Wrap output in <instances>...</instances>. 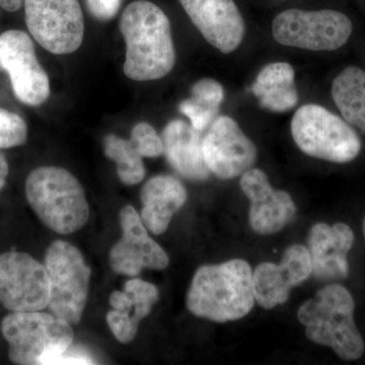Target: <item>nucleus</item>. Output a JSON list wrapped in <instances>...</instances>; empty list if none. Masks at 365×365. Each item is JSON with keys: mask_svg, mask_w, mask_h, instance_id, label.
<instances>
[{"mask_svg": "<svg viewBox=\"0 0 365 365\" xmlns=\"http://www.w3.org/2000/svg\"><path fill=\"white\" fill-rule=\"evenodd\" d=\"M120 31L126 43L124 73L136 81L165 78L176 64L167 14L148 0L132 2L122 14Z\"/></svg>", "mask_w": 365, "mask_h": 365, "instance_id": "nucleus-1", "label": "nucleus"}, {"mask_svg": "<svg viewBox=\"0 0 365 365\" xmlns=\"http://www.w3.org/2000/svg\"><path fill=\"white\" fill-rule=\"evenodd\" d=\"M255 302L253 272L242 259L199 268L187 294L192 314L217 323L244 318Z\"/></svg>", "mask_w": 365, "mask_h": 365, "instance_id": "nucleus-2", "label": "nucleus"}, {"mask_svg": "<svg viewBox=\"0 0 365 365\" xmlns=\"http://www.w3.org/2000/svg\"><path fill=\"white\" fill-rule=\"evenodd\" d=\"M355 302L340 284H329L300 306L297 318L316 344L330 347L341 359H359L364 341L354 321Z\"/></svg>", "mask_w": 365, "mask_h": 365, "instance_id": "nucleus-3", "label": "nucleus"}, {"mask_svg": "<svg viewBox=\"0 0 365 365\" xmlns=\"http://www.w3.org/2000/svg\"><path fill=\"white\" fill-rule=\"evenodd\" d=\"M26 195L41 222L57 234H73L85 227L90 217L83 186L62 168L34 170L26 179Z\"/></svg>", "mask_w": 365, "mask_h": 365, "instance_id": "nucleus-4", "label": "nucleus"}, {"mask_svg": "<svg viewBox=\"0 0 365 365\" xmlns=\"http://www.w3.org/2000/svg\"><path fill=\"white\" fill-rule=\"evenodd\" d=\"M1 332L9 343V359L21 365L52 364L73 341L71 324L41 311L7 314Z\"/></svg>", "mask_w": 365, "mask_h": 365, "instance_id": "nucleus-5", "label": "nucleus"}, {"mask_svg": "<svg viewBox=\"0 0 365 365\" xmlns=\"http://www.w3.org/2000/svg\"><path fill=\"white\" fill-rule=\"evenodd\" d=\"M292 135L302 153L327 162L350 163L361 150V140L354 129L319 105H304L295 112Z\"/></svg>", "mask_w": 365, "mask_h": 365, "instance_id": "nucleus-6", "label": "nucleus"}, {"mask_svg": "<svg viewBox=\"0 0 365 365\" xmlns=\"http://www.w3.org/2000/svg\"><path fill=\"white\" fill-rule=\"evenodd\" d=\"M44 265L50 282L48 307L57 318L78 324L85 311L91 278L83 254L68 242L56 241L46 252Z\"/></svg>", "mask_w": 365, "mask_h": 365, "instance_id": "nucleus-7", "label": "nucleus"}, {"mask_svg": "<svg viewBox=\"0 0 365 365\" xmlns=\"http://www.w3.org/2000/svg\"><path fill=\"white\" fill-rule=\"evenodd\" d=\"M352 31L351 20L333 9H287L277 14L272 23L276 42L309 51L339 49L349 40Z\"/></svg>", "mask_w": 365, "mask_h": 365, "instance_id": "nucleus-8", "label": "nucleus"}, {"mask_svg": "<svg viewBox=\"0 0 365 365\" xmlns=\"http://www.w3.org/2000/svg\"><path fill=\"white\" fill-rule=\"evenodd\" d=\"M26 24L36 42L53 54H69L83 44L85 20L78 0H26Z\"/></svg>", "mask_w": 365, "mask_h": 365, "instance_id": "nucleus-9", "label": "nucleus"}, {"mask_svg": "<svg viewBox=\"0 0 365 365\" xmlns=\"http://www.w3.org/2000/svg\"><path fill=\"white\" fill-rule=\"evenodd\" d=\"M50 282L45 265L29 254L0 255V302L13 313L39 312L49 306Z\"/></svg>", "mask_w": 365, "mask_h": 365, "instance_id": "nucleus-10", "label": "nucleus"}, {"mask_svg": "<svg viewBox=\"0 0 365 365\" xmlns=\"http://www.w3.org/2000/svg\"><path fill=\"white\" fill-rule=\"evenodd\" d=\"M0 67L9 73L14 96L24 104L39 106L49 98V78L28 34L11 30L0 36Z\"/></svg>", "mask_w": 365, "mask_h": 365, "instance_id": "nucleus-11", "label": "nucleus"}, {"mask_svg": "<svg viewBox=\"0 0 365 365\" xmlns=\"http://www.w3.org/2000/svg\"><path fill=\"white\" fill-rule=\"evenodd\" d=\"M204 160L220 180H230L252 169L257 160L253 141L232 118L220 116L211 124L202 140Z\"/></svg>", "mask_w": 365, "mask_h": 365, "instance_id": "nucleus-12", "label": "nucleus"}, {"mask_svg": "<svg viewBox=\"0 0 365 365\" xmlns=\"http://www.w3.org/2000/svg\"><path fill=\"white\" fill-rule=\"evenodd\" d=\"M122 237L110 253V265L118 274L136 276L144 268L163 270L169 257L157 242L148 235L133 206L127 205L120 212Z\"/></svg>", "mask_w": 365, "mask_h": 365, "instance_id": "nucleus-13", "label": "nucleus"}, {"mask_svg": "<svg viewBox=\"0 0 365 365\" xmlns=\"http://www.w3.org/2000/svg\"><path fill=\"white\" fill-rule=\"evenodd\" d=\"M312 271L309 249L292 245L284 252L279 264L262 263L255 269V299L266 309L285 304L292 287L304 282Z\"/></svg>", "mask_w": 365, "mask_h": 365, "instance_id": "nucleus-14", "label": "nucleus"}, {"mask_svg": "<svg viewBox=\"0 0 365 365\" xmlns=\"http://www.w3.org/2000/svg\"><path fill=\"white\" fill-rule=\"evenodd\" d=\"M204 39L218 51L230 54L244 40L246 26L234 0H179Z\"/></svg>", "mask_w": 365, "mask_h": 365, "instance_id": "nucleus-15", "label": "nucleus"}, {"mask_svg": "<svg viewBox=\"0 0 365 365\" xmlns=\"http://www.w3.org/2000/svg\"><path fill=\"white\" fill-rule=\"evenodd\" d=\"M241 188L251 202L249 222L257 234H276L294 217L297 206L292 196L274 190L263 170H247L242 175Z\"/></svg>", "mask_w": 365, "mask_h": 365, "instance_id": "nucleus-16", "label": "nucleus"}, {"mask_svg": "<svg viewBox=\"0 0 365 365\" xmlns=\"http://www.w3.org/2000/svg\"><path fill=\"white\" fill-rule=\"evenodd\" d=\"M354 242L351 227L346 223H316L309 230V252L312 274L319 280L344 279L349 275L347 256Z\"/></svg>", "mask_w": 365, "mask_h": 365, "instance_id": "nucleus-17", "label": "nucleus"}, {"mask_svg": "<svg viewBox=\"0 0 365 365\" xmlns=\"http://www.w3.org/2000/svg\"><path fill=\"white\" fill-rule=\"evenodd\" d=\"M160 299L155 285L141 279L125 283L123 292H114L110 297L113 311L107 314V323L119 342L130 343L135 338L139 324L134 319L133 309L139 322L150 314Z\"/></svg>", "mask_w": 365, "mask_h": 365, "instance_id": "nucleus-18", "label": "nucleus"}, {"mask_svg": "<svg viewBox=\"0 0 365 365\" xmlns=\"http://www.w3.org/2000/svg\"><path fill=\"white\" fill-rule=\"evenodd\" d=\"M163 148L168 162L178 174L191 181H205L210 175L204 160L200 131L182 120H173L163 129Z\"/></svg>", "mask_w": 365, "mask_h": 365, "instance_id": "nucleus-19", "label": "nucleus"}, {"mask_svg": "<svg viewBox=\"0 0 365 365\" xmlns=\"http://www.w3.org/2000/svg\"><path fill=\"white\" fill-rule=\"evenodd\" d=\"M187 201V191L181 182L172 176H155L141 191V220L153 234L162 235L169 227L175 213Z\"/></svg>", "mask_w": 365, "mask_h": 365, "instance_id": "nucleus-20", "label": "nucleus"}, {"mask_svg": "<svg viewBox=\"0 0 365 365\" xmlns=\"http://www.w3.org/2000/svg\"><path fill=\"white\" fill-rule=\"evenodd\" d=\"M252 93L268 111H289L299 98L294 67L287 62H274L263 67L252 86Z\"/></svg>", "mask_w": 365, "mask_h": 365, "instance_id": "nucleus-21", "label": "nucleus"}, {"mask_svg": "<svg viewBox=\"0 0 365 365\" xmlns=\"http://www.w3.org/2000/svg\"><path fill=\"white\" fill-rule=\"evenodd\" d=\"M332 97L345 121L365 132V71L346 67L334 79Z\"/></svg>", "mask_w": 365, "mask_h": 365, "instance_id": "nucleus-22", "label": "nucleus"}, {"mask_svg": "<svg viewBox=\"0 0 365 365\" xmlns=\"http://www.w3.org/2000/svg\"><path fill=\"white\" fill-rule=\"evenodd\" d=\"M223 100L222 86L215 79L203 78L194 83L191 98L182 101L179 110L188 118L192 126L201 132L215 121Z\"/></svg>", "mask_w": 365, "mask_h": 365, "instance_id": "nucleus-23", "label": "nucleus"}, {"mask_svg": "<svg viewBox=\"0 0 365 365\" xmlns=\"http://www.w3.org/2000/svg\"><path fill=\"white\" fill-rule=\"evenodd\" d=\"M105 155L117 163L118 176L126 185L139 184L145 177L143 155L130 139L116 135L105 138Z\"/></svg>", "mask_w": 365, "mask_h": 365, "instance_id": "nucleus-24", "label": "nucleus"}, {"mask_svg": "<svg viewBox=\"0 0 365 365\" xmlns=\"http://www.w3.org/2000/svg\"><path fill=\"white\" fill-rule=\"evenodd\" d=\"M26 137L28 127L23 118L0 108V150L23 145Z\"/></svg>", "mask_w": 365, "mask_h": 365, "instance_id": "nucleus-25", "label": "nucleus"}, {"mask_svg": "<svg viewBox=\"0 0 365 365\" xmlns=\"http://www.w3.org/2000/svg\"><path fill=\"white\" fill-rule=\"evenodd\" d=\"M130 140L138 148L143 158H158L165 153L162 137L148 123L143 122L135 125Z\"/></svg>", "mask_w": 365, "mask_h": 365, "instance_id": "nucleus-26", "label": "nucleus"}, {"mask_svg": "<svg viewBox=\"0 0 365 365\" xmlns=\"http://www.w3.org/2000/svg\"><path fill=\"white\" fill-rule=\"evenodd\" d=\"M88 11L98 20H110L116 16L122 0H86Z\"/></svg>", "mask_w": 365, "mask_h": 365, "instance_id": "nucleus-27", "label": "nucleus"}, {"mask_svg": "<svg viewBox=\"0 0 365 365\" xmlns=\"http://www.w3.org/2000/svg\"><path fill=\"white\" fill-rule=\"evenodd\" d=\"M52 364H93V360L78 352H69V349L57 357Z\"/></svg>", "mask_w": 365, "mask_h": 365, "instance_id": "nucleus-28", "label": "nucleus"}, {"mask_svg": "<svg viewBox=\"0 0 365 365\" xmlns=\"http://www.w3.org/2000/svg\"><path fill=\"white\" fill-rule=\"evenodd\" d=\"M26 0H0V7L9 13L19 11L25 4Z\"/></svg>", "mask_w": 365, "mask_h": 365, "instance_id": "nucleus-29", "label": "nucleus"}, {"mask_svg": "<svg viewBox=\"0 0 365 365\" xmlns=\"http://www.w3.org/2000/svg\"><path fill=\"white\" fill-rule=\"evenodd\" d=\"M7 175H9V163L4 153L0 151V190L6 185Z\"/></svg>", "mask_w": 365, "mask_h": 365, "instance_id": "nucleus-30", "label": "nucleus"}, {"mask_svg": "<svg viewBox=\"0 0 365 365\" xmlns=\"http://www.w3.org/2000/svg\"><path fill=\"white\" fill-rule=\"evenodd\" d=\"M364 235H365V220H364Z\"/></svg>", "mask_w": 365, "mask_h": 365, "instance_id": "nucleus-31", "label": "nucleus"}]
</instances>
